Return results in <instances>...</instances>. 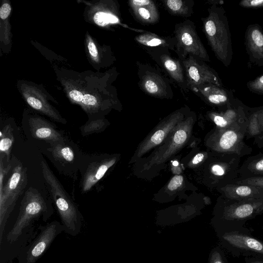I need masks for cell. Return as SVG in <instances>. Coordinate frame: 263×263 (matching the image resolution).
<instances>
[{
    "label": "cell",
    "mask_w": 263,
    "mask_h": 263,
    "mask_svg": "<svg viewBox=\"0 0 263 263\" xmlns=\"http://www.w3.org/2000/svg\"><path fill=\"white\" fill-rule=\"evenodd\" d=\"M221 217L227 221H242L263 214V198L236 200L222 195Z\"/></svg>",
    "instance_id": "9c48e42d"
},
{
    "label": "cell",
    "mask_w": 263,
    "mask_h": 263,
    "mask_svg": "<svg viewBox=\"0 0 263 263\" xmlns=\"http://www.w3.org/2000/svg\"><path fill=\"white\" fill-rule=\"evenodd\" d=\"M163 3L169 12L174 15L189 17L193 12L192 1L167 0Z\"/></svg>",
    "instance_id": "484cf974"
},
{
    "label": "cell",
    "mask_w": 263,
    "mask_h": 263,
    "mask_svg": "<svg viewBox=\"0 0 263 263\" xmlns=\"http://www.w3.org/2000/svg\"><path fill=\"white\" fill-rule=\"evenodd\" d=\"M254 143L259 148H263V134H260L254 139Z\"/></svg>",
    "instance_id": "f35d334b"
},
{
    "label": "cell",
    "mask_w": 263,
    "mask_h": 263,
    "mask_svg": "<svg viewBox=\"0 0 263 263\" xmlns=\"http://www.w3.org/2000/svg\"><path fill=\"white\" fill-rule=\"evenodd\" d=\"M242 7L247 8H259L263 7V0H242L239 3Z\"/></svg>",
    "instance_id": "1f68e13d"
},
{
    "label": "cell",
    "mask_w": 263,
    "mask_h": 263,
    "mask_svg": "<svg viewBox=\"0 0 263 263\" xmlns=\"http://www.w3.org/2000/svg\"><path fill=\"white\" fill-rule=\"evenodd\" d=\"M223 238L236 248L263 255V242L247 235L229 232Z\"/></svg>",
    "instance_id": "7402d4cb"
},
{
    "label": "cell",
    "mask_w": 263,
    "mask_h": 263,
    "mask_svg": "<svg viewBox=\"0 0 263 263\" xmlns=\"http://www.w3.org/2000/svg\"><path fill=\"white\" fill-rule=\"evenodd\" d=\"M203 20V30L216 57L226 67L231 63L233 50L231 32L223 7L213 4Z\"/></svg>",
    "instance_id": "6da1fadb"
},
{
    "label": "cell",
    "mask_w": 263,
    "mask_h": 263,
    "mask_svg": "<svg viewBox=\"0 0 263 263\" xmlns=\"http://www.w3.org/2000/svg\"><path fill=\"white\" fill-rule=\"evenodd\" d=\"M11 11V7L8 3L3 4L0 8V17L2 20L6 19Z\"/></svg>",
    "instance_id": "d590c367"
},
{
    "label": "cell",
    "mask_w": 263,
    "mask_h": 263,
    "mask_svg": "<svg viewBox=\"0 0 263 263\" xmlns=\"http://www.w3.org/2000/svg\"><path fill=\"white\" fill-rule=\"evenodd\" d=\"M222 195L236 200L263 198V187L230 184L220 188Z\"/></svg>",
    "instance_id": "d6986e66"
},
{
    "label": "cell",
    "mask_w": 263,
    "mask_h": 263,
    "mask_svg": "<svg viewBox=\"0 0 263 263\" xmlns=\"http://www.w3.org/2000/svg\"><path fill=\"white\" fill-rule=\"evenodd\" d=\"M49 205L48 200L41 191L33 187L28 188L21 201L17 219L6 236L7 241H15L34 219L48 211Z\"/></svg>",
    "instance_id": "5b68a950"
},
{
    "label": "cell",
    "mask_w": 263,
    "mask_h": 263,
    "mask_svg": "<svg viewBox=\"0 0 263 263\" xmlns=\"http://www.w3.org/2000/svg\"><path fill=\"white\" fill-rule=\"evenodd\" d=\"M152 49V48H151ZM153 59L165 70L170 77L181 87L185 89L187 87L183 67L180 62L172 57L165 48H147Z\"/></svg>",
    "instance_id": "5bb4252c"
},
{
    "label": "cell",
    "mask_w": 263,
    "mask_h": 263,
    "mask_svg": "<svg viewBox=\"0 0 263 263\" xmlns=\"http://www.w3.org/2000/svg\"><path fill=\"white\" fill-rule=\"evenodd\" d=\"M107 125V121L102 118L89 119L80 128L82 136L85 137L102 132Z\"/></svg>",
    "instance_id": "4316f807"
},
{
    "label": "cell",
    "mask_w": 263,
    "mask_h": 263,
    "mask_svg": "<svg viewBox=\"0 0 263 263\" xmlns=\"http://www.w3.org/2000/svg\"><path fill=\"white\" fill-rule=\"evenodd\" d=\"M13 130L10 124H7L2 127L0 132V156L6 158L7 164L11 161V152L14 142Z\"/></svg>",
    "instance_id": "d4e9b609"
},
{
    "label": "cell",
    "mask_w": 263,
    "mask_h": 263,
    "mask_svg": "<svg viewBox=\"0 0 263 263\" xmlns=\"http://www.w3.org/2000/svg\"><path fill=\"white\" fill-rule=\"evenodd\" d=\"M193 122V117H190L186 120L179 123L167 144L158 149L154 157L144 166V168L148 170L153 165L162 163L182 147L189 138Z\"/></svg>",
    "instance_id": "8fae6325"
},
{
    "label": "cell",
    "mask_w": 263,
    "mask_h": 263,
    "mask_svg": "<svg viewBox=\"0 0 263 263\" xmlns=\"http://www.w3.org/2000/svg\"><path fill=\"white\" fill-rule=\"evenodd\" d=\"M199 93L210 103L218 106H231L233 102L230 95L228 91L214 84L203 85L193 88Z\"/></svg>",
    "instance_id": "44dd1931"
},
{
    "label": "cell",
    "mask_w": 263,
    "mask_h": 263,
    "mask_svg": "<svg viewBox=\"0 0 263 263\" xmlns=\"http://www.w3.org/2000/svg\"><path fill=\"white\" fill-rule=\"evenodd\" d=\"M136 41L143 46L155 48H165L175 51V37H163L151 32H145L135 37Z\"/></svg>",
    "instance_id": "cb8c5ba5"
},
{
    "label": "cell",
    "mask_w": 263,
    "mask_h": 263,
    "mask_svg": "<svg viewBox=\"0 0 263 263\" xmlns=\"http://www.w3.org/2000/svg\"><path fill=\"white\" fill-rule=\"evenodd\" d=\"M27 169L16 160L10 174L0 187V243L8 218L27 184Z\"/></svg>",
    "instance_id": "277c9868"
},
{
    "label": "cell",
    "mask_w": 263,
    "mask_h": 263,
    "mask_svg": "<svg viewBox=\"0 0 263 263\" xmlns=\"http://www.w3.org/2000/svg\"><path fill=\"white\" fill-rule=\"evenodd\" d=\"M245 45L250 62L263 66V31L259 25L248 26L245 33Z\"/></svg>",
    "instance_id": "2e32d148"
},
{
    "label": "cell",
    "mask_w": 263,
    "mask_h": 263,
    "mask_svg": "<svg viewBox=\"0 0 263 263\" xmlns=\"http://www.w3.org/2000/svg\"><path fill=\"white\" fill-rule=\"evenodd\" d=\"M250 110L249 111H246L249 120L246 135L247 139L255 138L261 134L257 111L255 108H250Z\"/></svg>",
    "instance_id": "83f0119b"
},
{
    "label": "cell",
    "mask_w": 263,
    "mask_h": 263,
    "mask_svg": "<svg viewBox=\"0 0 263 263\" xmlns=\"http://www.w3.org/2000/svg\"><path fill=\"white\" fill-rule=\"evenodd\" d=\"M61 228L60 223L55 221L45 228L28 251L27 263H34L43 254L60 232Z\"/></svg>",
    "instance_id": "9a60e30c"
},
{
    "label": "cell",
    "mask_w": 263,
    "mask_h": 263,
    "mask_svg": "<svg viewBox=\"0 0 263 263\" xmlns=\"http://www.w3.org/2000/svg\"><path fill=\"white\" fill-rule=\"evenodd\" d=\"M209 263H224L220 252L217 249L211 251L209 255Z\"/></svg>",
    "instance_id": "836d02e7"
},
{
    "label": "cell",
    "mask_w": 263,
    "mask_h": 263,
    "mask_svg": "<svg viewBox=\"0 0 263 263\" xmlns=\"http://www.w3.org/2000/svg\"><path fill=\"white\" fill-rule=\"evenodd\" d=\"M207 156L206 153H198L192 159V163L194 165L198 164L204 160Z\"/></svg>",
    "instance_id": "74e56055"
},
{
    "label": "cell",
    "mask_w": 263,
    "mask_h": 263,
    "mask_svg": "<svg viewBox=\"0 0 263 263\" xmlns=\"http://www.w3.org/2000/svg\"><path fill=\"white\" fill-rule=\"evenodd\" d=\"M183 177L181 175L174 176L170 181L167 188L170 191H174L181 185L183 183Z\"/></svg>",
    "instance_id": "d6a6232c"
},
{
    "label": "cell",
    "mask_w": 263,
    "mask_h": 263,
    "mask_svg": "<svg viewBox=\"0 0 263 263\" xmlns=\"http://www.w3.org/2000/svg\"><path fill=\"white\" fill-rule=\"evenodd\" d=\"M24 130L32 138L47 143L64 141L66 138L56 126L37 115H30L23 121Z\"/></svg>",
    "instance_id": "7c38bea8"
},
{
    "label": "cell",
    "mask_w": 263,
    "mask_h": 263,
    "mask_svg": "<svg viewBox=\"0 0 263 263\" xmlns=\"http://www.w3.org/2000/svg\"><path fill=\"white\" fill-rule=\"evenodd\" d=\"M87 47L89 52L92 58H94L95 60H97L98 58V50L96 47V44L93 41L90 39L87 44Z\"/></svg>",
    "instance_id": "e575fe53"
},
{
    "label": "cell",
    "mask_w": 263,
    "mask_h": 263,
    "mask_svg": "<svg viewBox=\"0 0 263 263\" xmlns=\"http://www.w3.org/2000/svg\"><path fill=\"white\" fill-rule=\"evenodd\" d=\"M233 183L263 187V176L254 177L242 179H237Z\"/></svg>",
    "instance_id": "4dcf8cb0"
},
{
    "label": "cell",
    "mask_w": 263,
    "mask_h": 263,
    "mask_svg": "<svg viewBox=\"0 0 263 263\" xmlns=\"http://www.w3.org/2000/svg\"><path fill=\"white\" fill-rule=\"evenodd\" d=\"M187 87L192 89L205 84L219 87L222 83L217 73L203 61L189 55L181 60Z\"/></svg>",
    "instance_id": "30bf717a"
},
{
    "label": "cell",
    "mask_w": 263,
    "mask_h": 263,
    "mask_svg": "<svg viewBox=\"0 0 263 263\" xmlns=\"http://www.w3.org/2000/svg\"><path fill=\"white\" fill-rule=\"evenodd\" d=\"M116 161V157L106 154H84L79 167L81 192L86 193L90 191Z\"/></svg>",
    "instance_id": "ba28073f"
},
{
    "label": "cell",
    "mask_w": 263,
    "mask_h": 263,
    "mask_svg": "<svg viewBox=\"0 0 263 263\" xmlns=\"http://www.w3.org/2000/svg\"><path fill=\"white\" fill-rule=\"evenodd\" d=\"M95 17L97 24L101 26H105L110 24H118L120 21L117 8L112 11L97 13Z\"/></svg>",
    "instance_id": "f1b7e54d"
},
{
    "label": "cell",
    "mask_w": 263,
    "mask_h": 263,
    "mask_svg": "<svg viewBox=\"0 0 263 263\" xmlns=\"http://www.w3.org/2000/svg\"><path fill=\"white\" fill-rule=\"evenodd\" d=\"M128 5L135 16L140 22L146 24H155L159 21V11L151 0H130Z\"/></svg>",
    "instance_id": "ac0fdd59"
},
{
    "label": "cell",
    "mask_w": 263,
    "mask_h": 263,
    "mask_svg": "<svg viewBox=\"0 0 263 263\" xmlns=\"http://www.w3.org/2000/svg\"><path fill=\"white\" fill-rule=\"evenodd\" d=\"M257 113V118L260 126L261 134H263V106L255 108Z\"/></svg>",
    "instance_id": "8d00e7d4"
},
{
    "label": "cell",
    "mask_w": 263,
    "mask_h": 263,
    "mask_svg": "<svg viewBox=\"0 0 263 263\" xmlns=\"http://www.w3.org/2000/svg\"><path fill=\"white\" fill-rule=\"evenodd\" d=\"M252 263H263V261H255Z\"/></svg>",
    "instance_id": "ab89813d"
},
{
    "label": "cell",
    "mask_w": 263,
    "mask_h": 263,
    "mask_svg": "<svg viewBox=\"0 0 263 263\" xmlns=\"http://www.w3.org/2000/svg\"><path fill=\"white\" fill-rule=\"evenodd\" d=\"M247 86L250 91L263 95V75L249 81Z\"/></svg>",
    "instance_id": "f546056e"
},
{
    "label": "cell",
    "mask_w": 263,
    "mask_h": 263,
    "mask_svg": "<svg viewBox=\"0 0 263 263\" xmlns=\"http://www.w3.org/2000/svg\"><path fill=\"white\" fill-rule=\"evenodd\" d=\"M248 124L247 117L227 128H215L208 138L207 145L214 152L233 153L240 158L251 154L253 149L244 141Z\"/></svg>",
    "instance_id": "3957f363"
},
{
    "label": "cell",
    "mask_w": 263,
    "mask_h": 263,
    "mask_svg": "<svg viewBox=\"0 0 263 263\" xmlns=\"http://www.w3.org/2000/svg\"><path fill=\"white\" fill-rule=\"evenodd\" d=\"M40 164L44 179L63 226L66 232L70 234H78L81 227L82 216L77 204L54 174L46 160L42 159Z\"/></svg>",
    "instance_id": "7a4b0ae2"
},
{
    "label": "cell",
    "mask_w": 263,
    "mask_h": 263,
    "mask_svg": "<svg viewBox=\"0 0 263 263\" xmlns=\"http://www.w3.org/2000/svg\"><path fill=\"white\" fill-rule=\"evenodd\" d=\"M175 51L181 60L189 55L203 62H210L208 53L190 20L176 24L175 28Z\"/></svg>",
    "instance_id": "52a82bcc"
},
{
    "label": "cell",
    "mask_w": 263,
    "mask_h": 263,
    "mask_svg": "<svg viewBox=\"0 0 263 263\" xmlns=\"http://www.w3.org/2000/svg\"><path fill=\"white\" fill-rule=\"evenodd\" d=\"M263 176V153L248 157L240 165L237 179Z\"/></svg>",
    "instance_id": "603a6c76"
},
{
    "label": "cell",
    "mask_w": 263,
    "mask_h": 263,
    "mask_svg": "<svg viewBox=\"0 0 263 263\" xmlns=\"http://www.w3.org/2000/svg\"><path fill=\"white\" fill-rule=\"evenodd\" d=\"M184 116L183 111L181 110L172 114L140 145L137 152L135 153L134 158H139L145 153L160 144L167 135L183 121Z\"/></svg>",
    "instance_id": "4fadbf2b"
},
{
    "label": "cell",
    "mask_w": 263,
    "mask_h": 263,
    "mask_svg": "<svg viewBox=\"0 0 263 263\" xmlns=\"http://www.w3.org/2000/svg\"><path fill=\"white\" fill-rule=\"evenodd\" d=\"M140 85L147 94L158 98L172 97V89L163 78L153 70L142 72L140 78Z\"/></svg>",
    "instance_id": "e0dca14e"
},
{
    "label": "cell",
    "mask_w": 263,
    "mask_h": 263,
    "mask_svg": "<svg viewBox=\"0 0 263 263\" xmlns=\"http://www.w3.org/2000/svg\"><path fill=\"white\" fill-rule=\"evenodd\" d=\"M209 116L217 128H227L238 121L247 118L246 111L241 105L232 104L220 112H211Z\"/></svg>",
    "instance_id": "ffe728a7"
},
{
    "label": "cell",
    "mask_w": 263,
    "mask_h": 263,
    "mask_svg": "<svg viewBox=\"0 0 263 263\" xmlns=\"http://www.w3.org/2000/svg\"><path fill=\"white\" fill-rule=\"evenodd\" d=\"M48 144L45 154L53 165L61 174L74 178L85 154L67 137L64 141Z\"/></svg>",
    "instance_id": "8992f818"
}]
</instances>
